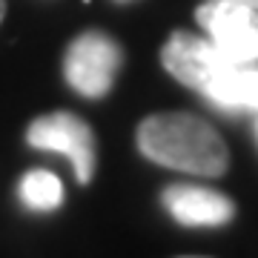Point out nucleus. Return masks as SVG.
I'll use <instances>...</instances> for the list:
<instances>
[{
  "label": "nucleus",
  "instance_id": "obj_1",
  "mask_svg": "<svg viewBox=\"0 0 258 258\" xmlns=\"http://www.w3.org/2000/svg\"><path fill=\"white\" fill-rule=\"evenodd\" d=\"M141 155L158 166L218 178L230 166V149L210 120L192 112H155L135 132Z\"/></svg>",
  "mask_w": 258,
  "mask_h": 258
},
{
  "label": "nucleus",
  "instance_id": "obj_2",
  "mask_svg": "<svg viewBox=\"0 0 258 258\" xmlns=\"http://www.w3.org/2000/svg\"><path fill=\"white\" fill-rule=\"evenodd\" d=\"M123 49L112 35L101 29H89L75 37L63 55V78L78 95L83 98H103L115 86Z\"/></svg>",
  "mask_w": 258,
  "mask_h": 258
},
{
  "label": "nucleus",
  "instance_id": "obj_3",
  "mask_svg": "<svg viewBox=\"0 0 258 258\" xmlns=\"http://www.w3.org/2000/svg\"><path fill=\"white\" fill-rule=\"evenodd\" d=\"M29 147L46 149V152H60L72 161L78 184H89L98 166V141H95L92 126L75 115V112L57 109L49 115H40L29 123L26 129Z\"/></svg>",
  "mask_w": 258,
  "mask_h": 258
},
{
  "label": "nucleus",
  "instance_id": "obj_4",
  "mask_svg": "<svg viewBox=\"0 0 258 258\" xmlns=\"http://www.w3.org/2000/svg\"><path fill=\"white\" fill-rule=\"evenodd\" d=\"M195 20L201 23L215 49L235 63H258V12L238 3L207 0L198 6Z\"/></svg>",
  "mask_w": 258,
  "mask_h": 258
},
{
  "label": "nucleus",
  "instance_id": "obj_5",
  "mask_svg": "<svg viewBox=\"0 0 258 258\" xmlns=\"http://www.w3.org/2000/svg\"><path fill=\"white\" fill-rule=\"evenodd\" d=\"M230 57H224L210 37L192 35V32H172L161 49V63L178 83H184L195 92L218 72Z\"/></svg>",
  "mask_w": 258,
  "mask_h": 258
},
{
  "label": "nucleus",
  "instance_id": "obj_6",
  "mask_svg": "<svg viewBox=\"0 0 258 258\" xmlns=\"http://www.w3.org/2000/svg\"><path fill=\"white\" fill-rule=\"evenodd\" d=\"M164 210L184 227H221L232 221L235 204L218 189L195 184H172L161 192Z\"/></svg>",
  "mask_w": 258,
  "mask_h": 258
},
{
  "label": "nucleus",
  "instance_id": "obj_7",
  "mask_svg": "<svg viewBox=\"0 0 258 258\" xmlns=\"http://www.w3.org/2000/svg\"><path fill=\"white\" fill-rule=\"evenodd\" d=\"M212 106L227 112H258V63H227L201 86Z\"/></svg>",
  "mask_w": 258,
  "mask_h": 258
},
{
  "label": "nucleus",
  "instance_id": "obj_8",
  "mask_svg": "<svg viewBox=\"0 0 258 258\" xmlns=\"http://www.w3.org/2000/svg\"><path fill=\"white\" fill-rule=\"evenodd\" d=\"M18 192H20V201L26 204L29 210H37V212L57 210L63 204V184L49 169H29L26 175L20 178Z\"/></svg>",
  "mask_w": 258,
  "mask_h": 258
},
{
  "label": "nucleus",
  "instance_id": "obj_9",
  "mask_svg": "<svg viewBox=\"0 0 258 258\" xmlns=\"http://www.w3.org/2000/svg\"><path fill=\"white\" fill-rule=\"evenodd\" d=\"M221 3H238V6H249L258 12V0H221Z\"/></svg>",
  "mask_w": 258,
  "mask_h": 258
},
{
  "label": "nucleus",
  "instance_id": "obj_10",
  "mask_svg": "<svg viewBox=\"0 0 258 258\" xmlns=\"http://www.w3.org/2000/svg\"><path fill=\"white\" fill-rule=\"evenodd\" d=\"M3 15H6V0H0V20H3Z\"/></svg>",
  "mask_w": 258,
  "mask_h": 258
},
{
  "label": "nucleus",
  "instance_id": "obj_11",
  "mask_svg": "<svg viewBox=\"0 0 258 258\" xmlns=\"http://www.w3.org/2000/svg\"><path fill=\"white\" fill-rule=\"evenodd\" d=\"M115 3H135V0H115Z\"/></svg>",
  "mask_w": 258,
  "mask_h": 258
},
{
  "label": "nucleus",
  "instance_id": "obj_12",
  "mask_svg": "<svg viewBox=\"0 0 258 258\" xmlns=\"http://www.w3.org/2000/svg\"><path fill=\"white\" fill-rule=\"evenodd\" d=\"M255 141H258V118H255Z\"/></svg>",
  "mask_w": 258,
  "mask_h": 258
}]
</instances>
